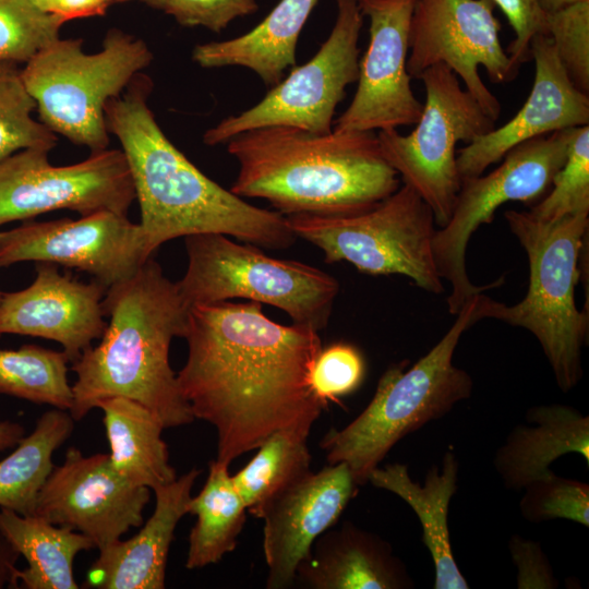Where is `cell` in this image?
<instances>
[{
  "mask_svg": "<svg viewBox=\"0 0 589 589\" xmlns=\"http://www.w3.org/2000/svg\"><path fill=\"white\" fill-rule=\"evenodd\" d=\"M34 110L19 64L0 62V161L25 148L50 151L56 145V134L33 118Z\"/></svg>",
  "mask_w": 589,
  "mask_h": 589,
  "instance_id": "cell-32",
  "label": "cell"
},
{
  "mask_svg": "<svg viewBox=\"0 0 589 589\" xmlns=\"http://www.w3.org/2000/svg\"><path fill=\"white\" fill-rule=\"evenodd\" d=\"M310 589H407L413 581L388 542L350 521L324 531L297 570Z\"/></svg>",
  "mask_w": 589,
  "mask_h": 589,
  "instance_id": "cell-22",
  "label": "cell"
},
{
  "mask_svg": "<svg viewBox=\"0 0 589 589\" xmlns=\"http://www.w3.org/2000/svg\"><path fill=\"white\" fill-rule=\"evenodd\" d=\"M239 165L231 191L264 199L285 216L364 212L400 187L373 131L317 134L273 125L227 143Z\"/></svg>",
  "mask_w": 589,
  "mask_h": 589,
  "instance_id": "cell-4",
  "label": "cell"
},
{
  "mask_svg": "<svg viewBox=\"0 0 589 589\" xmlns=\"http://www.w3.org/2000/svg\"><path fill=\"white\" fill-rule=\"evenodd\" d=\"M509 551L517 573L518 589H554L558 581L541 545L518 534L512 536Z\"/></svg>",
  "mask_w": 589,
  "mask_h": 589,
  "instance_id": "cell-40",
  "label": "cell"
},
{
  "mask_svg": "<svg viewBox=\"0 0 589 589\" xmlns=\"http://www.w3.org/2000/svg\"><path fill=\"white\" fill-rule=\"evenodd\" d=\"M182 338L188 357L177 382L194 419L216 429L218 461L229 465L326 408L311 382L318 332L278 324L259 302L192 305Z\"/></svg>",
  "mask_w": 589,
  "mask_h": 589,
  "instance_id": "cell-1",
  "label": "cell"
},
{
  "mask_svg": "<svg viewBox=\"0 0 589 589\" xmlns=\"http://www.w3.org/2000/svg\"><path fill=\"white\" fill-rule=\"evenodd\" d=\"M256 0H167L164 11L184 26H204L219 33L233 20L253 14Z\"/></svg>",
  "mask_w": 589,
  "mask_h": 589,
  "instance_id": "cell-38",
  "label": "cell"
},
{
  "mask_svg": "<svg viewBox=\"0 0 589 589\" xmlns=\"http://www.w3.org/2000/svg\"><path fill=\"white\" fill-rule=\"evenodd\" d=\"M33 283L19 291L3 292L0 335L40 337L61 345L72 363L103 336L107 322L103 308L106 288L60 273L58 265L36 262Z\"/></svg>",
  "mask_w": 589,
  "mask_h": 589,
  "instance_id": "cell-18",
  "label": "cell"
},
{
  "mask_svg": "<svg viewBox=\"0 0 589 589\" xmlns=\"http://www.w3.org/2000/svg\"><path fill=\"white\" fill-rule=\"evenodd\" d=\"M519 509L531 522L561 518L588 527L589 485L551 471L525 488Z\"/></svg>",
  "mask_w": 589,
  "mask_h": 589,
  "instance_id": "cell-35",
  "label": "cell"
},
{
  "mask_svg": "<svg viewBox=\"0 0 589 589\" xmlns=\"http://www.w3.org/2000/svg\"><path fill=\"white\" fill-rule=\"evenodd\" d=\"M201 470L193 468L169 484L155 489V508L130 539L99 550L87 570L84 588L164 589L175 530L188 514L191 492Z\"/></svg>",
  "mask_w": 589,
  "mask_h": 589,
  "instance_id": "cell-21",
  "label": "cell"
},
{
  "mask_svg": "<svg viewBox=\"0 0 589 589\" xmlns=\"http://www.w3.org/2000/svg\"><path fill=\"white\" fill-rule=\"evenodd\" d=\"M112 469L129 482L151 490L177 479L163 440V423L148 408L125 397L100 400Z\"/></svg>",
  "mask_w": 589,
  "mask_h": 589,
  "instance_id": "cell-26",
  "label": "cell"
},
{
  "mask_svg": "<svg viewBox=\"0 0 589 589\" xmlns=\"http://www.w3.org/2000/svg\"><path fill=\"white\" fill-rule=\"evenodd\" d=\"M147 260L140 224L111 211L0 232V267L49 262L85 272L106 289L131 277Z\"/></svg>",
  "mask_w": 589,
  "mask_h": 589,
  "instance_id": "cell-15",
  "label": "cell"
},
{
  "mask_svg": "<svg viewBox=\"0 0 589 589\" xmlns=\"http://www.w3.org/2000/svg\"><path fill=\"white\" fill-rule=\"evenodd\" d=\"M492 0H416L409 27L407 71L411 77L443 63L462 80L466 91L496 121L498 99L483 83L505 84L518 74L501 43L502 25Z\"/></svg>",
  "mask_w": 589,
  "mask_h": 589,
  "instance_id": "cell-13",
  "label": "cell"
},
{
  "mask_svg": "<svg viewBox=\"0 0 589 589\" xmlns=\"http://www.w3.org/2000/svg\"><path fill=\"white\" fill-rule=\"evenodd\" d=\"M589 0H538L540 8L545 12H552L563 7Z\"/></svg>",
  "mask_w": 589,
  "mask_h": 589,
  "instance_id": "cell-44",
  "label": "cell"
},
{
  "mask_svg": "<svg viewBox=\"0 0 589 589\" xmlns=\"http://www.w3.org/2000/svg\"><path fill=\"white\" fill-rule=\"evenodd\" d=\"M146 4L156 8V9H165L167 0H142Z\"/></svg>",
  "mask_w": 589,
  "mask_h": 589,
  "instance_id": "cell-45",
  "label": "cell"
},
{
  "mask_svg": "<svg viewBox=\"0 0 589 589\" xmlns=\"http://www.w3.org/2000/svg\"><path fill=\"white\" fill-rule=\"evenodd\" d=\"M2 296H3V292L0 291V302H1Z\"/></svg>",
  "mask_w": 589,
  "mask_h": 589,
  "instance_id": "cell-47",
  "label": "cell"
},
{
  "mask_svg": "<svg viewBox=\"0 0 589 589\" xmlns=\"http://www.w3.org/2000/svg\"><path fill=\"white\" fill-rule=\"evenodd\" d=\"M103 308L109 322L99 344L71 365L73 419H84L103 399L125 397L148 408L165 429L191 423L169 362L171 341L183 337L189 311L177 284L152 256L106 290Z\"/></svg>",
  "mask_w": 589,
  "mask_h": 589,
  "instance_id": "cell-3",
  "label": "cell"
},
{
  "mask_svg": "<svg viewBox=\"0 0 589 589\" xmlns=\"http://www.w3.org/2000/svg\"><path fill=\"white\" fill-rule=\"evenodd\" d=\"M318 0H279L248 33L195 46L192 59L202 68L243 67L273 87L296 67L299 35Z\"/></svg>",
  "mask_w": 589,
  "mask_h": 589,
  "instance_id": "cell-24",
  "label": "cell"
},
{
  "mask_svg": "<svg viewBox=\"0 0 589 589\" xmlns=\"http://www.w3.org/2000/svg\"><path fill=\"white\" fill-rule=\"evenodd\" d=\"M335 1V24L317 52L306 63L293 67L256 105L208 129L203 135L206 145L226 144L240 133L273 125L317 134L333 130L335 110L345 98L346 87L358 81V44L363 25L357 0Z\"/></svg>",
  "mask_w": 589,
  "mask_h": 589,
  "instance_id": "cell-12",
  "label": "cell"
},
{
  "mask_svg": "<svg viewBox=\"0 0 589 589\" xmlns=\"http://www.w3.org/2000/svg\"><path fill=\"white\" fill-rule=\"evenodd\" d=\"M74 423L69 410H47L34 430L0 460V508L24 516L35 514L38 494L55 467L53 453L72 435Z\"/></svg>",
  "mask_w": 589,
  "mask_h": 589,
  "instance_id": "cell-28",
  "label": "cell"
},
{
  "mask_svg": "<svg viewBox=\"0 0 589 589\" xmlns=\"http://www.w3.org/2000/svg\"><path fill=\"white\" fill-rule=\"evenodd\" d=\"M40 11L64 23L80 17L101 15L107 5L101 0H29Z\"/></svg>",
  "mask_w": 589,
  "mask_h": 589,
  "instance_id": "cell-41",
  "label": "cell"
},
{
  "mask_svg": "<svg viewBox=\"0 0 589 589\" xmlns=\"http://www.w3.org/2000/svg\"><path fill=\"white\" fill-rule=\"evenodd\" d=\"M0 531L27 562L16 574L17 586L24 589H77L75 556L96 549L79 531L7 508H0Z\"/></svg>",
  "mask_w": 589,
  "mask_h": 589,
  "instance_id": "cell-27",
  "label": "cell"
},
{
  "mask_svg": "<svg viewBox=\"0 0 589 589\" xmlns=\"http://www.w3.org/2000/svg\"><path fill=\"white\" fill-rule=\"evenodd\" d=\"M151 489L117 473L108 454L86 456L69 447L41 488L35 514L89 538L99 550L141 527Z\"/></svg>",
  "mask_w": 589,
  "mask_h": 589,
  "instance_id": "cell-16",
  "label": "cell"
},
{
  "mask_svg": "<svg viewBox=\"0 0 589 589\" xmlns=\"http://www.w3.org/2000/svg\"><path fill=\"white\" fill-rule=\"evenodd\" d=\"M20 553L0 531V589L19 588L16 563Z\"/></svg>",
  "mask_w": 589,
  "mask_h": 589,
  "instance_id": "cell-42",
  "label": "cell"
},
{
  "mask_svg": "<svg viewBox=\"0 0 589 589\" xmlns=\"http://www.w3.org/2000/svg\"><path fill=\"white\" fill-rule=\"evenodd\" d=\"M107 7L113 4V3H118V2H124V1H128V0H101Z\"/></svg>",
  "mask_w": 589,
  "mask_h": 589,
  "instance_id": "cell-46",
  "label": "cell"
},
{
  "mask_svg": "<svg viewBox=\"0 0 589 589\" xmlns=\"http://www.w3.org/2000/svg\"><path fill=\"white\" fill-rule=\"evenodd\" d=\"M425 99L416 128L408 134L381 130L377 139L386 161L429 205L437 228L453 213L461 178L457 169V144L488 133L495 122L474 97L461 87L456 73L443 63L419 76Z\"/></svg>",
  "mask_w": 589,
  "mask_h": 589,
  "instance_id": "cell-10",
  "label": "cell"
},
{
  "mask_svg": "<svg viewBox=\"0 0 589 589\" xmlns=\"http://www.w3.org/2000/svg\"><path fill=\"white\" fill-rule=\"evenodd\" d=\"M286 217L297 238L321 249L326 263L345 261L364 274H398L428 292L444 291L433 253L434 215L406 184L364 212Z\"/></svg>",
  "mask_w": 589,
  "mask_h": 589,
  "instance_id": "cell-9",
  "label": "cell"
},
{
  "mask_svg": "<svg viewBox=\"0 0 589 589\" xmlns=\"http://www.w3.org/2000/svg\"><path fill=\"white\" fill-rule=\"evenodd\" d=\"M574 129L520 143L506 153L493 171L461 179L452 216L444 227L436 229L433 239L436 269L450 286L449 314L456 315L473 296L502 284V278L484 286L471 283L466 269L467 245L480 226L491 224L503 204H533L544 196L566 160Z\"/></svg>",
  "mask_w": 589,
  "mask_h": 589,
  "instance_id": "cell-11",
  "label": "cell"
},
{
  "mask_svg": "<svg viewBox=\"0 0 589 589\" xmlns=\"http://www.w3.org/2000/svg\"><path fill=\"white\" fill-rule=\"evenodd\" d=\"M548 195L528 211L541 221H555L589 213V125L574 129L564 165L555 173Z\"/></svg>",
  "mask_w": 589,
  "mask_h": 589,
  "instance_id": "cell-33",
  "label": "cell"
},
{
  "mask_svg": "<svg viewBox=\"0 0 589 589\" xmlns=\"http://www.w3.org/2000/svg\"><path fill=\"white\" fill-rule=\"evenodd\" d=\"M81 38H58L21 69L24 85L40 121L55 134L94 152L109 144L107 104L149 65L153 53L144 40L112 28L101 50L87 53Z\"/></svg>",
  "mask_w": 589,
  "mask_h": 589,
  "instance_id": "cell-7",
  "label": "cell"
},
{
  "mask_svg": "<svg viewBox=\"0 0 589 589\" xmlns=\"http://www.w3.org/2000/svg\"><path fill=\"white\" fill-rule=\"evenodd\" d=\"M48 153L25 148L0 161V226L58 209L127 215L135 192L121 149L94 152L68 166L51 165Z\"/></svg>",
  "mask_w": 589,
  "mask_h": 589,
  "instance_id": "cell-14",
  "label": "cell"
},
{
  "mask_svg": "<svg viewBox=\"0 0 589 589\" xmlns=\"http://www.w3.org/2000/svg\"><path fill=\"white\" fill-rule=\"evenodd\" d=\"M507 19L514 32V39L507 47V53L519 70L531 59L530 43L538 35H546L545 12L538 0H492Z\"/></svg>",
  "mask_w": 589,
  "mask_h": 589,
  "instance_id": "cell-39",
  "label": "cell"
},
{
  "mask_svg": "<svg viewBox=\"0 0 589 589\" xmlns=\"http://www.w3.org/2000/svg\"><path fill=\"white\" fill-rule=\"evenodd\" d=\"M530 56L534 61V79L525 104L505 124L494 127L457 151L461 179L484 173L520 143L589 125V97L567 76L549 36L538 34L531 39Z\"/></svg>",
  "mask_w": 589,
  "mask_h": 589,
  "instance_id": "cell-20",
  "label": "cell"
},
{
  "mask_svg": "<svg viewBox=\"0 0 589 589\" xmlns=\"http://www.w3.org/2000/svg\"><path fill=\"white\" fill-rule=\"evenodd\" d=\"M63 24L29 0H0V62L26 63L60 37Z\"/></svg>",
  "mask_w": 589,
  "mask_h": 589,
  "instance_id": "cell-34",
  "label": "cell"
},
{
  "mask_svg": "<svg viewBox=\"0 0 589 589\" xmlns=\"http://www.w3.org/2000/svg\"><path fill=\"white\" fill-rule=\"evenodd\" d=\"M65 353L38 345L0 348V395L69 410L73 402Z\"/></svg>",
  "mask_w": 589,
  "mask_h": 589,
  "instance_id": "cell-31",
  "label": "cell"
},
{
  "mask_svg": "<svg viewBox=\"0 0 589 589\" xmlns=\"http://www.w3.org/2000/svg\"><path fill=\"white\" fill-rule=\"evenodd\" d=\"M458 461L455 454H444L442 467L433 466L423 485L413 482L406 465L376 467L368 482L402 498L422 525V540L435 568V589H468L469 585L455 562L448 530L449 502L457 490Z\"/></svg>",
  "mask_w": 589,
  "mask_h": 589,
  "instance_id": "cell-25",
  "label": "cell"
},
{
  "mask_svg": "<svg viewBox=\"0 0 589 589\" xmlns=\"http://www.w3.org/2000/svg\"><path fill=\"white\" fill-rule=\"evenodd\" d=\"M364 374L361 352L349 344L337 342L322 348L312 368L311 382L315 395L327 407L328 401L358 389Z\"/></svg>",
  "mask_w": 589,
  "mask_h": 589,
  "instance_id": "cell-37",
  "label": "cell"
},
{
  "mask_svg": "<svg viewBox=\"0 0 589 589\" xmlns=\"http://www.w3.org/2000/svg\"><path fill=\"white\" fill-rule=\"evenodd\" d=\"M479 294L461 308L426 354L408 370L406 362L390 365L365 409L344 429L328 431L321 441L328 464L345 462L357 485L368 482L372 470L398 441L471 396L472 377L453 363V357L462 334L481 321Z\"/></svg>",
  "mask_w": 589,
  "mask_h": 589,
  "instance_id": "cell-6",
  "label": "cell"
},
{
  "mask_svg": "<svg viewBox=\"0 0 589 589\" xmlns=\"http://www.w3.org/2000/svg\"><path fill=\"white\" fill-rule=\"evenodd\" d=\"M504 218L527 254L528 290L513 305L480 293V320L494 318L530 332L539 341L557 386L568 393L582 377L581 349L589 333V312L578 310L575 300L589 213L541 221L528 211L508 209Z\"/></svg>",
  "mask_w": 589,
  "mask_h": 589,
  "instance_id": "cell-5",
  "label": "cell"
},
{
  "mask_svg": "<svg viewBox=\"0 0 589 589\" xmlns=\"http://www.w3.org/2000/svg\"><path fill=\"white\" fill-rule=\"evenodd\" d=\"M356 482L345 462L328 465L287 488L263 508V550L266 588L294 586L296 570L314 541L340 517L356 494Z\"/></svg>",
  "mask_w": 589,
  "mask_h": 589,
  "instance_id": "cell-19",
  "label": "cell"
},
{
  "mask_svg": "<svg viewBox=\"0 0 589 589\" xmlns=\"http://www.w3.org/2000/svg\"><path fill=\"white\" fill-rule=\"evenodd\" d=\"M229 465L213 460L200 493L191 497L188 514L196 517L189 536L188 569L218 563L232 552L247 519V507L236 490Z\"/></svg>",
  "mask_w": 589,
  "mask_h": 589,
  "instance_id": "cell-29",
  "label": "cell"
},
{
  "mask_svg": "<svg viewBox=\"0 0 589 589\" xmlns=\"http://www.w3.org/2000/svg\"><path fill=\"white\" fill-rule=\"evenodd\" d=\"M370 22L359 61L356 94L335 121L336 131H375L414 125L423 104L407 71L409 27L416 0H357Z\"/></svg>",
  "mask_w": 589,
  "mask_h": 589,
  "instance_id": "cell-17",
  "label": "cell"
},
{
  "mask_svg": "<svg viewBox=\"0 0 589 589\" xmlns=\"http://www.w3.org/2000/svg\"><path fill=\"white\" fill-rule=\"evenodd\" d=\"M152 89L141 72L105 109L107 129L130 169L146 257L169 240L197 233L231 236L268 250L291 247L297 236L285 215L226 190L169 141L148 106Z\"/></svg>",
  "mask_w": 589,
  "mask_h": 589,
  "instance_id": "cell-2",
  "label": "cell"
},
{
  "mask_svg": "<svg viewBox=\"0 0 589 589\" xmlns=\"http://www.w3.org/2000/svg\"><path fill=\"white\" fill-rule=\"evenodd\" d=\"M184 244L188 266L176 284L189 308L242 298L283 310L293 324L326 327L339 291L332 275L221 233L187 236Z\"/></svg>",
  "mask_w": 589,
  "mask_h": 589,
  "instance_id": "cell-8",
  "label": "cell"
},
{
  "mask_svg": "<svg viewBox=\"0 0 589 589\" xmlns=\"http://www.w3.org/2000/svg\"><path fill=\"white\" fill-rule=\"evenodd\" d=\"M25 435L24 426L14 421H0V452L13 448Z\"/></svg>",
  "mask_w": 589,
  "mask_h": 589,
  "instance_id": "cell-43",
  "label": "cell"
},
{
  "mask_svg": "<svg viewBox=\"0 0 589 589\" xmlns=\"http://www.w3.org/2000/svg\"><path fill=\"white\" fill-rule=\"evenodd\" d=\"M497 449L493 464L504 485L520 491L549 474L561 456L579 454L589 466V418L566 405L530 408Z\"/></svg>",
  "mask_w": 589,
  "mask_h": 589,
  "instance_id": "cell-23",
  "label": "cell"
},
{
  "mask_svg": "<svg viewBox=\"0 0 589 589\" xmlns=\"http://www.w3.org/2000/svg\"><path fill=\"white\" fill-rule=\"evenodd\" d=\"M315 420L302 418L275 431L248 465L231 476L247 512L253 517L260 518L273 497L312 472L306 440Z\"/></svg>",
  "mask_w": 589,
  "mask_h": 589,
  "instance_id": "cell-30",
  "label": "cell"
},
{
  "mask_svg": "<svg viewBox=\"0 0 589 589\" xmlns=\"http://www.w3.org/2000/svg\"><path fill=\"white\" fill-rule=\"evenodd\" d=\"M546 36L575 87L589 94V1L545 13Z\"/></svg>",
  "mask_w": 589,
  "mask_h": 589,
  "instance_id": "cell-36",
  "label": "cell"
}]
</instances>
